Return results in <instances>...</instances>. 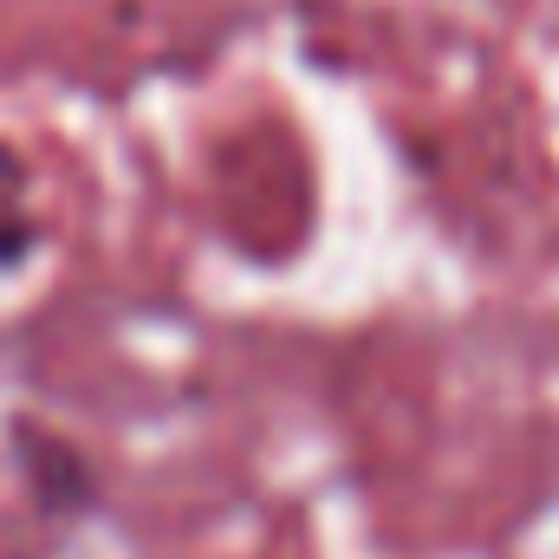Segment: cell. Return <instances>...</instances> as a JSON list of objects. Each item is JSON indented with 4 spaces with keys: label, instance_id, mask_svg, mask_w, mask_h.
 <instances>
[{
    "label": "cell",
    "instance_id": "obj_2",
    "mask_svg": "<svg viewBox=\"0 0 559 559\" xmlns=\"http://www.w3.org/2000/svg\"><path fill=\"white\" fill-rule=\"evenodd\" d=\"M46 248V215L33 202V163L0 138V274H26Z\"/></svg>",
    "mask_w": 559,
    "mask_h": 559
},
{
    "label": "cell",
    "instance_id": "obj_1",
    "mask_svg": "<svg viewBox=\"0 0 559 559\" xmlns=\"http://www.w3.org/2000/svg\"><path fill=\"white\" fill-rule=\"evenodd\" d=\"M7 462L20 468V488H26V501H33L39 521H85L98 508V468H92V455L72 436H59L52 423L13 411L7 417Z\"/></svg>",
    "mask_w": 559,
    "mask_h": 559
}]
</instances>
